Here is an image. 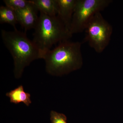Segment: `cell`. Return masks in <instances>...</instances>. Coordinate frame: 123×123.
Here are the masks:
<instances>
[{"label": "cell", "mask_w": 123, "mask_h": 123, "mask_svg": "<svg viewBox=\"0 0 123 123\" xmlns=\"http://www.w3.org/2000/svg\"><path fill=\"white\" fill-rule=\"evenodd\" d=\"M82 43L68 40L61 42L55 48L43 53L47 72L61 76L79 69L83 65Z\"/></svg>", "instance_id": "obj_1"}, {"label": "cell", "mask_w": 123, "mask_h": 123, "mask_svg": "<svg viewBox=\"0 0 123 123\" xmlns=\"http://www.w3.org/2000/svg\"><path fill=\"white\" fill-rule=\"evenodd\" d=\"M1 34L4 43L13 59L14 77L19 79L26 67L34 61L42 59V54L33 40L27 37L26 32L15 28L13 31L2 30Z\"/></svg>", "instance_id": "obj_2"}, {"label": "cell", "mask_w": 123, "mask_h": 123, "mask_svg": "<svg viewBox=\"0 0 123 123\" xmlns=\"http://www.w3.org/2000/svg\"><path fill=\"white\" fill-rule=\"evenodd\" d=\"M34 30L33 41L42 55L54 44L68 40L72 36L57 16H49L42 12Z\"/></svg>", "instance_id": "obj_3"}, {"label": "cell", "mask_w": 123, "mask_h": 123, "mask_svg": "<svg viewBox=\"0 0 123 123\" xmlns=\"http://www.w3.org/2000/svg\"><path fill=\"white\" fill-rule=\"evenodd\" d=\"M84 31L85 37L83 42H87L97 53H100L110 43L112 28L101 12H98L90 20Z\"/></svg>", "instance_id": "obj_4"}, {"label": "cell", "mask_w": 123, "mask_h": 123, "mask_svg": "<svg viewBox=\"0 0 123 123\" xmlns=\"http://www.w3.org/2000/svg\"><path fill=\"white\" fill-rule=\"evenodd\" d=\"M111 0H77L70 26L72 35L85 31L86 25L96 13L109 6Z\"/></svg>", "instance_id": "obj_5"}, {"label": "cell", "mask_w": 123, "mask_h": 123, "mask_svg": "<svg viewBox=\"0 0 123 123\" xmlns=\"http://www.w3.org/2000/svg\"><path fill=\"white\" fill-rule=\"evenodd\" d=\"M30 2L26 8L15 11L18 22L24 28L25 32L31 29H34L38 20L37 9Z\"/></svg>", "instance_id": "obj_6"}, {"label": "cell", "mask_w": 123, "mask_h": 123, "mask_svg": "<svg viewBox=\"0 0 123 123\" xmlns=\"http://www.w3.org/2000/svg\"><path fill=\"white\" fill-rule=\"evenodd\" d=\"M76 1L57 0L58 10L57 16L69 31Z\"/></svg>", "instance_id": "obj_7"}, {"label": "cell", "mask_w": 123, "mask_h": 123, "mask_svg": "<svg viewBox=\"0 0 123 123\" xmlns=\"http://www.w3.org/2000/svg\"><path fill=\"white\" fill-rule=\"evenodd\" d=\"M6 95L10 99V103L15 104L24 103L27 106H29L31 103V94L25 92L24 87L20 85L17 88L7 92Z\"/></svg>", "instance_id": "obj_8"}, {"label": "cell", "mask_w": 123, "mask_h": 123, "mask_svg": "<svg viewBox=\"0 0 123 123\" xmlns=\"http://www.w3.org/2000/svg\"><path fill=\"white\" fill-rule=\"evenodd\" d=\"M40 12L50 16H57L58 5L57 0H30Z\"/></svg>", "instance_id": "obj_9"}, {"label": "cell", "mask_w": 123, "mask_h": 123, "mask_svg": "<svg viewBox=\"0 0 123 123\" xmlns=\"http://www.w3.org/2000/svg\"><path fill=\"white\" fill-rule=\"evenodd\" d=\"M0 23H8L16 28V25L18 23L15 11L9 7L1 6L0 7Z\"/></svg>", "instance_id": "obj_10"}, {"label": "cell", "mask_w": 123, "mask_h": 123, "mask_svg": "<svg viewBox=\"0 0 123 123\" xmlns=\"http://www.w3.org/2000/svg\"><path fill=\"white\" fill-rule=\"evenodd\" d=\"M3 1L6 6L14 11L25 8L31 4L30 0H4Z\"/></svg>", "instance_id": "obj_11"}, {"label": "cell", "mask_w": 123, "mask_h": 123, "mask_svg": "<svg viewBox=\"0 0 123 123\" xmlns=\"http://www.w3.org/2000/svg\"><path fill=\"white\" fill-rule=\"evenodd\" d=\"M50 119L51 123H67V117L65 115L54 111H50Z\"/></svg>", "instance_id": "obj_12"}]
</instances>
